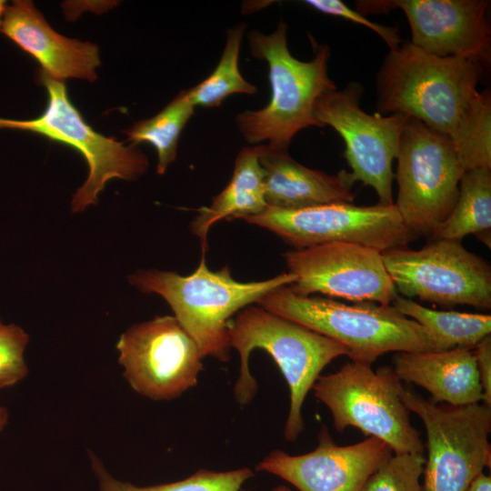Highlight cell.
I'll list each match as a JSON object with an SVG mask.
<instances>
[{
  "label": "cell",
  "instance_id": "obj_13",
  "mask_svg": "<svg viewBox=\"0 0 491 491\" xmlns=\"http://www.w3.org/2000/svg\"><path fill=\"white\" fill-rule=\"evenodd\" d=\"M116 350L131 388L152 400L179 396L196 386L204 370L198 346L171 316L130 326L120 336Z\"/></svg>",
  "mask_w": 491,
  "mask_h": 491
},
{
  "label": "cell",
  "instance_id": "obj_4",
  "mask_svg": "<svg viewBox=\"0 0 491 491\" xmlns=\"http://www.w3.org/2000/svg\"><path fill=\"white\" fill-rule=\"evenodd\" d=\"M128 279L140 291L157 294L167 302L204 357L227 362L231 317L266 294L291 285L296 277L284 273L263 281L240 282L227 266L218 271L209 269L203 252L197 268L190 275L150 269L138 270Z\"/></svg>",
  "mask_w": 491,
  "mask_h": 491
},
{
  "label": "cell",
  "instance_id": "obj_23",
  "mask_svg": "<svg viewBox=\"0 0 491 491\" xmlns=\"http://www.w3.org/2000/svg\"><path fill=\"white\" fill-rule=\"evenodd\" d=\"M187 90L181 91L155 116L136 122L123 132L133 145L147 143L157 154L158 175L165 173L176 157L180 134L195 113Z\"/></svg>",
  "mask_w": 491,
  "mask_h": 491
},
{
  "label": "cell",
  "instance_id": "obj_29",
  "mask_svg": "<svg viewBox=\"0 0 491 491\" xmlns=\"http://www.w3.org/2000/svg\"><path fill=\"white\" fill-rule=\"evenodd\" d=\"M473 350L483 392V403L491 406V335L485 337Z\"/></svg>",
  "mask_w": 491,
  "mask_h": 491
},
{
  "label": "cell",
  "instance_id": "obj_33",
  "mask_svg": "<svg viewBox=\"0 0 491 491\" xmlns=\"http://www.w3.org/2000/svg\"><path fill=\"white\" fill-rule=\"evenodd\" d=\"M5 5H5V2L0 0V28H1V24H2V19H3L4 12H5Z\"/></svg>",
  "mask_w": 491,
  "mask_h": 491
},
{
  "label": "cell",
  "instance_id": "obj_30",
  "mask_svg": "<svg viewBox=\"0 0 491 491\" xmlns=\"http://www.w3.org/2000/svg\"><path fill=\"white\" fill-rule=\"evenodd\" d=\"M466 491H491V476L482 472L472 481Z\"/></svg>",
  "mask_w": 491,
  "mask_h": 491
},
{
  "label": "cell",
  "instance_id": "obj_12",
  "mask_svg": "<svg viewBox=\"0 0 491 491\" xmlns=\"http://www.w3.org/2000/svg\"><path fill=\"white\" fill-rule=\"evenodd\" d=\"M362 93L358 83L329 92L317 101L315 116L323 127L331 126L343 138L352 181L372 187L379 204L393 205V162L409 116L367 114L360 107Z\"/></svg>",
  "mask_w": 491,
  "mask_h": 491
},
{
  "label": "cell",
  "instance_id": "obj_3",
  "mask_svg": "<svg viewBox=\"0 0 491 491\" xmlns=\"http://www.w3.org/2000/svg\"><path fill=\"white\" fill-rule=\"evenodd\" d=\"M256 304L341 344L353 362L372 366L388 352H440L427 330L393 305L300 296L289 285L266 294Z\"/></svg>",
  "mask_w": 491,
  "mask_h": 491
},
{
  "label": "cell",
  "instance_id": "obj_26",
  "mask_svg": "<svg viewBox=\"0 0 491 491\" xmlns=\"http://www.w3.org/2000/svg\"><path fill=\"white\" fill-rule=\"evenodd\" d=\"M426 457L393 454L366 481L360 491H423L420 479Z\"/></svg>",
  "mask_w": 491,
  "mask_h": 491
},
{
  "label": "cell",
  "instance_id": "obj_27",
  "mask_svg": "<svg viewBox=\"0 0 491 491\" xmlns=\"http://www.w3.org/2000/svg\"><path fill=\"white\" fill-rule=\"evenodd\" d=\"M28 341V335L20 326L0 325V389L13 386L26 376L24 355Z\"/></svg>",
  "mask_w": 491,
  "mask_h": 491
},
{
  "label": "cell",
  "instance_id": "obj_19",
  "mask_svg": "<svg viewBox=\"0 0 491 491\" xmlns=\"http://www.w3.org/2000/svg\"><path fill=\"white\" fill-rule=\"evenodd\" d=\"M392 361L398 379L426 389L435 404L466 406L483 402L473 349L397 352Z\"/></svg>",
  "mask_w": 491,
  "mask_h": 491
},
{
  "label": "cell",
  "instance_id": "obj_5",
  "mask_svg": "<svg viewBox=\"0 0 491 491\" xmlns=\"http://www.w3.org/2000/svg\"><path fill=\"white\" fill-rule=\"evenodd\" d=\"M309 38L314 57L305 62L290 53L284 22L270 35L258 31L248 34L252 55L268 65L272 88L266 106L236 116L238 129L248 143L266 142L273 148L287 149L300 130L323 127L315 116V107L336 85L328 75L329 47L310 35Z\"/></svg>",
  "mask_w": 491,
  "mask_h": 491
},
{
  "label": "cell",
  "instance_id": "obj_16",
  "mask_svg": "<svg viewBox=\"0 0 491 491\" xmlns=\"http://www.w3.org/2000/svg\"><path fill=\"white\" fill-rule=\"evenodd\" d=\"M317 440V446L303 455L274 450L256 469L284 479L296 491H360L368 477L394 454L389 445L373 436L338 446L325 426Z\"/></svg>",
  "mask_w": 491,
  "mask_h": 491
},
{
  "label": "cell",
  "instance_id": "obj_17",
  "mask_svg": "<svg viewBox=\"0 0 491 491\" xmlns=\"http://www.w3.org/2000/svg\"><path fill=\"white\" fill-rule=\"evenodd\" d=\"M0 31L33 56L47 76L62 82L67 78L96 79L98 46L55 32L31 1L15 0L6 5Z\"/></svg>",
  "mask_w": 491,
  "mask_h": 491
},
{
  "label": "cell",
  "instance_id": "obj_24",
  "mask_svg": "<svg viewBox=\"0 0 491 491\" xmlns=\"http://www.w3.org/2000/svg\"><path fill=\"white\" fill-rule=\"evenodd\" d=\"M245 30L244 24L227 30L225 45L216 67L207 78L187 90L195 106L215 107L230 95L256 93V87L243 77L238 66Z\"/></svg>",
  "mask_w": 491,
  "mask_h": 491
},
{
  "label": "cell",
  "instance_id": "obj_2",
  "mask_svg": "<svg viewBox=\"0 0 491 491\" xmlns=\"http://www.w3.org/2000/svg\"><path fill=\"white\" fill-rule=\"evenodd\" d=\"M231 348L240 356L239 375L234 387L236 402L249 404L257 383L249 370L255 349L267 352L283 374L289 388V412L284 436L296 442L305 429L302 407L322 370L334 359L346 356L344 346L298 323L259 306L240 310L228 323Z\"/></svg>",
  "mask_w": 491,
  "mask_h": 491
},
{
  "label": "cell",
  "instance_id": "obj_9",
  "mask_svg": "<svg viewBox=\"0 0 491 491\" xmlns=\"http://www.w3.org/2000/svg\"><path fill=\"white\" fill-rule=\"evenodd\" d=\"M45 87L47 103L38 117L14 120L0 117V129L29 131L78 151L85 159L89 174L71 203L74 212L85 210L97 202L99 193L114 178L135 180L148 167L145 155L133 146H125L114 137L95 132L70 101L62 81L39 73Z\"/></svg>",
  "mask_w": 491,
  "mask_h": 491
},
{
  "label": "cell",
  "instance_id": "obj_18",
  "mask_svg": "<svg viewBox=\"0 0 491 491\" xmlns=\"http://www.w3.org/2000/svg\"><path fill=\"white\" fill-rule=\"evenodd\" d=\"M264 174L267 207L300 209L323 204L353 203L355 184L349 172L336 175L308 168L294 160L287 149L255 146Z\"/></svg>",
  "mask_w": 491,
  "mask_h": 491
},
{
  "label": "cell",
  "instance_id": "obj_32",
  "mask_svg": "<svg viewBox=\"0 0 491 491\" xmlns=\"http://www.w3.org/2000/svg\"><path fill=\"white\" fill-rule=\"evenodd\" d=\"M272 491H296L286 485H280L272 489Z\"/></svg>",
  "mask_w": 491,
  "mask_h": 491
},
{
  "label": "cell",
  "instance_id": "obj_11",
  "mask_svg": "<svg viewBox=\"0 0 491 491\" xmlns=\"http://www.w3.org/2000/svg\"><path fill=\"white\" fill-rule=\"evenodd\" d=\"M243 220L269 230L295 249L344 242L384 252L406 246L410 241L395 204L336 202L290 210L266 207Z\"/></svg>",
  "mask_w": 491,
  "mask_h": 491
},
{
  "label": "cell",
  "instance_id": "obj_31",
  "mask_svg": "<svg viewBox=\"0 0 491 491\" xmlns=\"http://www.w3.org/2000/svg\"><path fill=\"white\" fill-rule=\"evenodd\" d=\"M8 422V411L0 406V433L4 430Z\"/></svg>",
  "mask_w": 491,
  "mask_h": 491
},
{
  "label": "cell",
  "instance_id": "obj_1",
  "mask_svg": "<svg viewBox=\"0 0 491 491\" xmlns=\"http://www.w3.org/2000/svg\"><path fill=\"white\" fill-rule=\"evenodd\" d=\"M482 63L430 55L410 41L389 50L376 75L378 114L414 117L453 144L464 172L491 169V96Z\"/></svg>",
  "mask_w": 491,
  "mask_h": 491
},
{
  "label": "cell",
  "instance_id": "obj_28",
  "mask_svg": "<svg viewBox=\"0 0 491 491\" xmlns=\"http://www.w3.org/2000/svg\"><path fill=\"white\" fill-rule=\"evenodd\" d=\"M305 3L321 13L360 24L374 31L386 42L390 50L398 48L403 42L396 27L372 22L340 0H307Z\"/></svg>",
  "mask_w": 491,
  "mask_h": 491
},
{
  "label": "cell",
  "instance_id": "obj_7",
  "mask_svg": "<svg viewBox=\"0 0 491 491\" xmlns=\"http://www.w3.org/2000/svg\"><path fill=\"white\" fill-rule=\"evenodd\" d=\"M394 202L410 241L436 234L454 208L465 173L451 141L408 117L396 155Z\"/></svg>",
  "mask_w": 491,
  "mask_h": 491
},
{
  "label": "cell",
  "instance_id": "obj_14",
  "mask_svg": "<svg viewBox=\"0 0 491 491\" xmlns=\"http://www.w3.org/2000/svg\"><path fill=\"white\" fill-rule=\"evenodd\" d=\"M283 257L296 277L289 287L297 295L382 305H392L397 296L381 252L374 248L334 242L289 250Z\"/></svg>",
  "mask_w": 491,
  "mask_h": 491
},
{
  "label": "cell",
  "instance_id": "obj_22",
  "mask_svg": "<svg viewBox=\"0 0 491 491\" xmlns=\"http://www.w3.org/2000/svg\"><path fill=\"white\" fill-rule=\"evenodd\" d=\"M392 305L425 327L437 344L439 351L474 349L491 333L490 315L434 310L399 296Z\"/></svg>",
  "mask_w": 491,
  "mask_h": 491
},
{
  "label": "cell",
  "instance_id": "obj_15",
  "mask_svg": "<svg viewBox=\"0 0 491 491\" xmlns=\"http://www.w3.org/2000/svg\"><path fill=\"white\" fill-rule=\"evenodd\" d=\"M486 0H360L363 15L404 12L411 41L421 50L440 57L456 56L489 61L491 30Z\"/></svg>",
  "mask_w": 491,
  "mask_h": 491
},
{
  "label": "cell",
  "instance_id": "obj_6",
  "mask_svg": "<svg viewBox=\"0 0 491 491\" xmlns=\"http://www.w3.org/2000/svg\"><path fill=\"white\" fill-rule=\"evenodd\" d=\"M401 386L392 366L375 371L371 365L351 361L320 376L312 389L329 409L338 432L356 427L367 437L386 442L394 454L424 455L420 433L399 397Z\"/></svg>",
  "mask_w": 491,
  "mask_h": 491
},
{
  "label": "cell",
  "instance_id": "obj_10",
  "mask_svg": "<svg viewBox=\"0 0 491 491\" xmlns=\"http://www.w3.org/2000/svg\"><path fill=\"white\" fill-rule=\"evenodd\" d=\"M394 286L404 297L440 306L491 308V266L461 241L433 239L420 249L381 252Z\"/></svg>",
  "mask_w": 491,
  "mask_h": 491
},
{
  "label": "cell",
  "instance_id": "obj_20",
  "mask_svg": "<svg viewBox=\"0 0 491 491\" xmlns=\"http://www.w3.org/2000/svg\"><path fill=\"white\" fill-rule=\"evenodd\" d=\"M267 207L264 174L255 147L243 148L237 155L232 178L214 197L208 206L199 208L191 222L192 232L201 241L203 252L207 247V234L222 219L255 215Z\"/></svg>",
  "mask_w": 491,
  "mask_h": 491
},
{
  "label": "cell",
  "instance_id": "obj_21",
  "mask_svg": "<svg viewBox=\"0 0 491 491\" xmlns=\"http://www.w3.org/2000/svg\"><path fill=\"white\" fill-rule=\"evenodd\" d=\"M475 235L491 247V169L475 168L461 176L454 208L430 238L461 241Z\"/></svg>",
  "mask_w": 491,
  "mask_h": 491
},
{
  "label": "cell",
  "instance_id": "obj_34",
  "mask_svg": "<svg viewBox=\"0 0 491 491\" xmlns=\"http://www.w3.org/2000/svg\"><path fill=\"white\" fill-rule=\"evenodd\" d=\"M1 324H2V323H1V321H0V325H1Z\"/></svg>",
  "mask_w": 491,
  "mask_h": 491
},
{
  "label": "cell",
  "instance_id": "obj_25",
  "mask_svg": "<svg viewBox=\"0 0 491 491\" xmlns=\"http://www.w3.org/2000/svg\"><path fill=\"white\" fill-rule=\"evenodd\" d=\"M90 460L99 491H241L243 485L254 476L248 467L222 472L200 469L182 480L140 486L114 477L95 455L90 454Z\"/></svg>",
  "mask_w": 491,
  "mask_h": 491
},
{
  "label": "cell",
  "instance_id": "obj_8",
  "mask_svg": "<svg viewBox=\"0 0 491 491\" xmlns=\"http://www.w3.org/2000/svg\"><path fill=\"white\" fill-rule=\"evenodd\" d=\"M398 394L426 428L423 491H466L486 466L490 467L491 406L437 405L403 386Z\"/></svg>",
  "mask_w": 491,
  "mask_h": 491
}]
</instances>
